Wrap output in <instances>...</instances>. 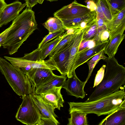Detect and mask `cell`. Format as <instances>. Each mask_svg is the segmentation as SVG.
Wrapping results in <instances>:
<instances>
[{
  "mask_svg": "<svg viewBox=\"0 0 125 125\" xmlns=\"http://www.w3.org/2000/svg\"><path fill=\"white\" fill-rule=\"evenodd\" d=\"M99 125H125V103L103 119Z\"/></svg>",
  "mask_w": 125,
  "mask_h": 125,
  "instance_id": "obj_16",
  "label": "cell"
},
{
  "mask_svg": "<svg viewBox=\"0 0 125 125\" xmlns=\"http://www.w3.org/2000/svg\"><path fill=\"white\" fill-rule=\"evenodd\" d=\"M26 6V2L22 4L19 1L7 4L0 13V27L14 19Z\"/></svg>",
  "mask_w": 125,
  "mask_h": 125,
  "instance_id": "obj_12",
  "label": "cell"
},
{
  "mask_svg": "<svg viewBox=\"0 0 125 125\" xmlns=\"http://www.w3.org/2000/svg\"><path fill=\"white\" fill-rule=\"evenodd\" d=\"M65 30H63L49 34L45 36L39 44L38 48L40 49L45 43L53 39L62 36L64 33Z\"/></svg>",
  "mask_w": 125,
  "mask_h": 125,
  "instance_id": "obj_28",
  "label": "cell"
},
{
  "mask_svg": "<svg viewBox=\"0 0 125 125\" xmlns=\"http://www.w3.org/2000/svg\"><path fill=\"white\" fill-rule=\"evenodd\" d=\"M113 18L125 8V0H107Z\"/></svg>",
  "mask_w": 125,
  "mask_h": 125,
  "instance_id": "obj_27",
  "label": "cell"
},
{
  "mask_svg": "<svg viewBox=\"0 0 125 125\" xmlns=\"http://www.w3.org/2000/svg\"><path fill=\"white\" fill-rule=\"evenodd\" d=\"M103 78L85 102L96 100L119 90L125 84V68L115 56L107 57Z\"/></svg>",
  "mask_w": 125,
  "mask_h": 125,
  "instance_id": "obj_2",
  "label": "cell"
},
{
  "mask_svg": "<svg viewBox=\"0 0 125 125\" xmlns=\"http://www.w3.org/2000/svg\"><path fill=\"white\" fill-rule=\"evenodd\" d=\"M105 66V65H103L97 71L95 78L93 88L96 87L102 80L104 76Z\"/></svg>",
  "mask_w": 125,
  "mask_h": 125,
  "instance_id": "obj_29",
  "label": "cell"
},
{
  "mask_svg": "<svg viewBox=\"0 0 125 125\" xmlns=\"http://www.w3.org/2000/svg\"><path fill=\"white\" fill-rule=\"evenodd\" d=\"M62 35L49 42L45 43L40 49L41 60L44 59L52 51L62 39Z\"/></svg>",
  "mask_w": 125,
  "mask_h": 125,
  "instance_id": "obj_25",
  "label": "cell"
},
{
  "mask_svg": "<svg viewBox=\"0 0 125 125\" xmlns=\"http://www.w3.org/2000/svg\"><path fill=\"white\" fill-rule=\"evenodd\" d=\"M58 123L51 119L41 116L36 125H58Z\"/></svg>",
  "mask_w": 125,
  "mask_h": 125,
  "instance_id": "obj_30",
  "label": "cell"
},
{
  "mask_svg": "<svg viewBox=\"0 0 125 125\" xmlns=\"http://www.w3.org/2000/svg\"><path fill=\"white\" fill-rule=\"evenodd\" d=\"M4 58L16 67L20 68L25 73L33 68H44L52 70L54 67L48 64L45 61L41 60L40 50L38 48L29 53L25 54L20 58L4 56Z\"/></svg>",
  "mask_w": 125,
  "mask_h": 125,
  "instance_id": "obj_5",
  "label": "cell"
},
{
  "mask_svg": "<svg viewBox=\"0 0 125 125\" xmlns=\"http://www.w3.org/2000/svg\"><path fill=\"white\" fill-rule=\"evenodd\" d=\"M96 6V19H101L105 24L111 21L113 17L109 3L107 0H92Z\"/></svg>",
  "mask_w": 125,
  "mask_h": 125,
  "instance_id": "obj_17",
  "label": "cell"
},
{
  "mask_svg": "<svg viewBox=\"0 0 125 125\" xmlns=\"http://www.w3.org/2000/svg\"><path fill=\"white\" fill-rule=\"evenodd\" d=\"M52 71L44 68H33L25 74L36 88L56 76L53 73Z\"/></svg>",
  "mask_w": 125,
  "mask_h": 125,
  "instance_id": "obj_11",
  "label": "cell"
},
{
  "mask_svg": "<svg viewBox=\"0 0 125 125\" xmlns=\"http://www.w3.org/2000/svg\"><path fill=\"white\" fill-rule=\"evenodd\" d=\"M47 1H49L50 2H52L53 1H57L59 0H46Z\"/></svg>",
  "mask_w": 125,
  "mask_h": 125,
  "instance_id": "obj_35",
  "label": "cell"
},
{
  "mask_svg": "<svg viewBox=\"0 0 125 125\" xmlns=\"http://www.w3.org/2000/svg\"><path fill=\"white\" fill-rule=\"evenodd\" d=\"M110 31L107 29L103 30L100 31L98 35V40L101 43L107 41L109 40Z\"/></svg>",
  "mask_w": 125,
  "mask_h": 125,
  "instance_id": "obj_31",
  "label": "cell"
},
{
  "mask_svg": "<svg viewBox=\"0 0 125 125\" xmlns=\"http://www.w3.org/2000/svg\"><path fill=\"white\" fill-rule=\"evenodd\" d=\"M44 0H26L27 7L31 9L38 3L42 4Z\"/></svg>",
  "mask_w": 125,
  "mask_h": 125,
  "instance_id": "obj_33",
  "label": "cell"
},
{
  "mask_svg": "<svg viewBox=\"0 0 125 125\" xmlns=\"http://www.w3.org/2000/svg\"><path fill=\"white\" fill-rule=\"evenodd\" d=\"M85 28H78L74 37V42L70 50L68 60L65 65L68 78L71 77L74 71L77 53L82 42Z\"/></svg>",
  "mask_w": 125,
  "mask_h": 125,
  "instance_id": "obj_10",
  "label": "cell"
},
{
  "mask_svg": "<svg viewBox=\"0 0 125 125\" xmlns=\"http://www.w3.org/2000/svg\"><path fill=\"white\" fill-rule=\"evenodd\" d=\"M35 88L34 86L32 91L30 94L41 116L50 118L59 125L60 123L56 119L58 116L54 112V109L50 105L43 100L38 95L35 94Z\"/></svg>",
  "mask_w": 125,
  "mask_h": 125,
  "instance_id": "obj_15",
  "label": "cell"
},
{
  "mask_svg": "<svg viewBox=\"0 0 125 125\" xmlns=\"http://www.w3.org/2000/svg\"><path fill=\"white\" fill-rule=\"evenodd\" d=\"M34 12L26 7L13 21L12 27L2 46L10 55L17 52L23 42L37 28Z\"/></svg>",
  "mask_w": 125,
  "mask_h": 125,
  "instance_id": "obj_1",
  "label": "cell"
},
{
  "mask_svg": "<svg viewBox=\"0 0 125 125\" xmlns=\"http://www.w3.org/2000/svg\"><path fill=\"white\" fill-rule=\"evenodd\" d=\"M96 19L92 21L85 28L82 42L90 41H94L97 43H99L98 35L99 32L103 30L98 29Z\"/></svg>",
  "mask_w": 125,
  "mask_h": 125,
  "instance_id": "obj_19",
  "label": "cell"
},
{
  "mask_svg": "<svg viewBox=\"0 0 125 125\" xmlns=\"http://www.w3.org/2000/svg\"><path fill=\"white\" fill-rule=\"evenodd\" d=\"M74 37L61 50L52 56L49 57L48 60L45 61L48 64L55 67L62 75H67L65 65L69 57L70 51L74 42Z\"/></svg>",
  "mask_w": 125,
  "mask_h": 125,
  "instance_id": "obj_8",
  "label": "cell"
},
{
  "mask_svg": "<svg viewBox=\"0 0 125 125\" xmlns=\"http://www.w3.org/2000/svg\"><path fill=\"white\" fill-rule=\"evenodd\" d=\"M78 28L67 30L62 35V39L50 53L49 57L53 56L61 50L75 36Z\"/></svg>",
  "mask_w": 125,
  "mask_h": 125,
  "instance_id": "obj_21",
  "label": "cell"
},
{
  "mask_svg": "<svg viewBox=\"0 0 125 125\" xmlns=\"http://www.w3.org/2000/svg\"><path fill=\"white\" fill-rule=\"evenodd\" d=\"M67 77L66 75H57L39 86L35 88V93L39 95L52 88L62 87Z\"/></svg>",
  "mask_w": 125,
  "mask_h": 125,
  "instance_id": "obj_18",
  "label": "cell"
},
{
  "mask_svg": "<svg viewBox=\"0 0 125 125\" xmlns=\"http://www.w3.org/2000/svg\"><path fill=\"white\" fill-rule=\"evenodd\" d=\"M92 11L86 6L74 0L71 3L63 7L56 11L53 15L54 17L62 21L85 15Z\"/></svg>",
  "mask_w": 125,
  "mask_h": 125,
  "instance_id": "obj_7",
  "label": "cell"
},
{
  "mask_svg": "<svg viewBox=\"0 0 125 125\" xmlns=\"http://www.w3.org/2000/svg\"><path fill=\"white\" fill-rule=\"evenodd\" d=\"M104 49L93 57L90 61L86 62L89 68L88 75L85 81L86 83L89 79L94 67L99 61L101 59L105 60L107 57L105 55Z\"/></svg>",
  "mask_w": 125,
  "mask_h": 125,
  "instance_id": "obj_26",
  "label": "cell"
},
{
  "mask_svg": "<svg viewBox=\"0 0 125 125\" xmlns=\"http://www.w3.org/2000/svg\"><path fill=\"white\" fill-rule=\"evenodd\" d=\"M70 117L68 118V125H88L87 114L76 111L69 112Z\"/></svg>",
  "mask_w": 125,
  "mask_h": 125,
  "instance_id": "obj_23",
  "label": "cell"
},
{
  "mask_svg": "<svg viewBox=\"0 0 125 125\" xmlns=\"http://www.w3.org/2000/svg\"><path fill=\"white\" fill-rule=\"evenodd\" d=\"M0 71L13 90L22 99L31 93L34 85L28 76L0 56Z\"/></svg>",
  "mask_w": 125,
  "mask_h": 125,
  "instance_id": "obj_4",
  "label": "cell"
},
{
  "mask_svg": "<svg viewBox=\"0 0 125 125\" xmlns=\"http://www.w3.org/2000/svg\"><path fill=\"white\" fill-rule=\"evenodd\" d=\"M19 0H16L15 1H19ZM24 0L25 1H26V0Z\"/></svg>",
  "mask_w": 125,
  "mask_h": 125,
  "instance_id": "obj_36",
  "label": "cell"
},
{
  "mask_svg": "<svg viewBox=\"0 0 125 125\" xmlns=\"http://www.w3.org/2000/svg\"><path fill=\"white\" fill-rule=\"evenodd\" d=\"M109 41L108 40L106 42L97 44L91 48L79 51L76 58L74 70H75L78 67L86 62L90 59L104 49Z\"/></svg>",
  "mask_w": 125,
  "mask_h": 125,
  "instance_id": "obj_14",
  "label": "cell"
},
{
  "mask_svg": "<svg viewBox=\"0 0 125 125\" xmlns=\"http://www.w3.org/2000/svg\"><path fill=\"white\" fill-rule=\"evenodd\" d=\"M125 24V8L114 16L111 21L107 24L106 26L107 29L111 32Z\"/></svg>",
  "mask_w": 125,
  "mask_h": 125,
  "instance_id": "obj_24",
  "label": "cell"
},
{
  "mask_svg": "<svg viewBox=\"0 0 125 125\" xmlns=\"http://www.w3.org/2000/svg\"><path fill=\"white\" fill-rule=\"evenodd\" d=\"M125 36L124 32H122L115 35L109 40V42L104 49V53L108 55V57L115 56Z\"/></svg>",
  "mask_w": 125,
  "mask_h": 125,
  "instance_id": "obj_20",
  "label": "cell"
},
{
  "mask_svg": "<svg viewBox=\"0 0 125 125\" xmlns=\"http://www.w3.org/2000/svg\"><path fill=\"white\" fill-rule=\"evenodd\" d=\"M64 81L62 88L65 89L68 95L76 98L83 99L85 96L84 88L86 82L81 81L77 76L75 70L73 72L72 76L68 78Z\"/></svg>",
  "mask_w": 125,
  "mask_h": 125,
  "instance_id": "obj_9",
  "label": "cell"
},
{
  "mask_svg": "<svg viewBox=\"0 0 125 125\" xmlns=\"http://www.w3.org/2000/svg\"><path fill=\"white\" fill-rule=\"evenodd\" d=\"M6 4L5 0H0V13Z\"/></svg>",
  "mask_w": 125,
  "mask_h": 125,
  "instance_id": "obj_34",
  "label": "cell"
},
{
  "mask_svg": "<svg viewBox=\"0 0 125 125\" xmlns=\"http://www.w3.org/2000/svg\"><path fill=\"white\" fill-rule=\"evenodd\" d=\"M18 109L15 117L22 123L27 125H36L41 114L33 102L30 94L25 95Z\"/></svg>",
  "mask_w": 125,
  "mask_h": 125,
  "instance_id": "obj_6",
  "label": "cell"
},
{
  "mask_svg": "<svg viewBox=\"0 0 125 125\" xmlns=\"http://www.w3.org/2000/svg\"><path fill=\"white\" fill-rule=\"evenodd\" d=\"M43 25L48 30L49 33L63 30H66L62 21L55 17L49 18Z\"/></svg>",
  "mask_w": 125,
  "mask_h": 125,
  "instance_id": "obj_22",
  "label": "cell"
},
{
  "mask_svg": "<svg viewBox=\"0 0 125 125\" xmlns=\"http://www.w3.org/2000/svg\"><path fill=\"white\" fill-rule=\"evenodd\" d=\"M62 87H54L44 93L38 95L44 101L50 105L54 109L59 110L63 107L64 101L61 93Z\"/></svg>",
  "mask_w": 125,
  "mask_h": 125,
  "instance_id": "obj_13",
  "label": "cell"
},
{
  "mask_svg": "<svg viewBox=\"0 0 125 125\" xmlns=\"http://www.w3.org/2000/svg\"><path fill=\"white\" fill-rule=\"evenodd\" d=\"M125 85L112 94L96 100L83 102H68L69 112L73 111L94 114L97 116L108 115L125 103Z\"/></svg>",
  "mask_w": 125,
  "mask_h": 125,
  "instance_id": "obj_3",
  "label": "cell"
},
{
  "mask_svg": "<svg viewBox=\"0 0 125 125\" xmlns=\"http://www.w3.org/2000/svg\"><path fill=\"white\" fill-rule=\"evenodd\" d=\"M12 26V24L7 28L0 34V48L6 39L8 33Z\"/></svg>",
  "mask_w": 125,
  "mask_h": 125,
  "instance_id": "obj_32",
  "label": "cell"
}]
</instances>
